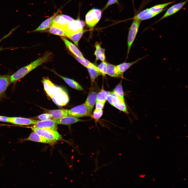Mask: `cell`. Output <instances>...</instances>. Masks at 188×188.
I'll list each match as a JSON object with an SVG mask.
<instances>
[{
    "label": "cell",
    "instance_id": "cell-14",
    "mask_svg": "<svg viewBox=\"0 0 188 188\" xmlns=\"http://www.w3.org/2000/svg\"><path fill=\"white\" fill-rule=\"evenodd\" d=\"M61 38L64 43L66 47L74 56L81 57H84L81 52L75 45L66 38L63 37H61Z\"/></svg>",
    "mask_w": 188,
    "mask_h": 188
},
{
    "label": "cell",
    "instance_id": "cell-21",
    "mask_svg": "<svg viewBox=\"0 0 188 188\" xmlns=\"http://www.w3.org/2000/svg\"><path fill=\"white\" fill-rule=\"evenodd\" d=\"M47 111L55 119H59L68 115V109H60L48 110Z\"/></svg>",
    "mask_w": 188,
    "mask_h": 188
},
{
    "label": "cell",
    "instance_id": "cell-3",
    "mask_svg": "<svg viewBox=\"0 0 188 188\" xmlns=\"http://www.w3.org/2000/svg\"><path fill=\"white\" fill-rule=\"evenodd\" d=\"M30 127L34 132L54 143L62 138L61 136L56 130L38 128L33 126Z\"/></svg>",
    "mask_w": 188,
    "mask_h": 188
},
{
    "label": "cell",
    "instance_id": "cell-27",
    "mask_svg": "<svg viewBox=\"0 0 188 188\" xmlns=\"http://www.w3.org/2000/svg\"><path fill=\"white\" fill-rule=\"evenodd\" d=\"M174 1L168 2L158 4L149 8V10L152 13L157 15L164 10L165 8L174 2Z\"/></svg>",
    "mask_w": 188,
    "mask_h": 188
},
{
    "label": "cell",
    "instance_id": "cell-39",
    "mask_svg": "<svg viewBox=\"0 0 188 188\" xmlns=\"http://www.w3.org/2000/svg\"><path fill=\"white\" fill-rule=\"evenodd\" d=\"M4 49H3L2 48H0V51H1L2 50H4Z\"/></svg>",
    "mask_w": 188,
    "mask_h": 188
},
{
    "label": "cell",
    "instance_id": "cell-9",
    "mask_svg": "<svg viewBox=\"0 0 188 188\" xmlns=\"http://www.w3.org/2000/svg\"><path fill=\"white\" fill-rule=\"evenodd\" d=\"M110 94L112 98L111 105L126 114L128 113L124 99L117 96L113 92H111Z\"/></svg>",
    "mask_w": 188,
    "mask_h": 188
},
{
    "label": "cell",
    "instance_id": "cell-12",
    "mask_svg": "<svg viewBox=\"0 0 188 188\" xmlns=\"http://www.w3.org/2000/svg\"><path fill=\"white\" fill-rule=\"evenodd\" d=\"M188 1V0H186L172 6L168 9L163 16L158 21L175 13L181 9Z\"/></svg>",
    "mask_w": 188,
    "mask_h": 188
},
{
    "label": "cell",
    "instance_id": "cell-4",
    "mask_svg": "<svg viewBox=\"0 0 188 188\" xmlns=\"http://www.w3.org/2000/svg\"><path fill=\"white\" fill-rule=\"evenodd\" d=\"M141 21L133 20L129 28L127 38V57L138 32Z\"/></svg>",
    "mask_w": 188,
    "mask_h": 188
},
{
    "label": "cell",
    "instance_id": "cell-37",
    "mask_svg": "<svg viewBox=\"0 0 188 188\" xmlns=\"http://www.w3.org/2000/svg\"><path fill=\"white\" fill-rule=\"evenodd\" d=\"M17 27H15V28H13V29L11 30L10 32L7 34L5 35L3 37H2L0 39V42L3 39H5V38H7V37L9 36L10 34H11V33L13 32V31H14L17 28Z\"/></svg>",
    "mask_w": 188,
    "mask_h": 188
},
{
    "label": "cell",
    "instance_id": "cell-40",
    "mask_svg": "<svg viewBox=\"0 0 188 188\" xmlns=\"http://www.w3.org/2000/svg\"><path fill=\"white\" fill-rule=\"evenodd\" d=\"M186 137H188V136H187Z\"/></svg>",
    "mask_w": 188,
    "mask_h": 188
},
{
    "label": "cell",
    "instance_id": "cell-1",
    "mask_svg": "<svg viewBox=\"0 0 188 188\" xmlns=\"http://www.w3.org/2000/svg\"><path fill=\"white\" fill-rule=\"evenodd\" d=\"M53 54L50 52H46L42 57L18 70L10 77L11 83H14L23 78L34 68L43 63L50 61L52 58Z\"/></svg>",
    "mask_w": 188,
    "mask_h": 188
},
{
    "label": "cell",
    "instance_id": "cell-30",
    "mask_svg": "<svg viewBox=\"0 0 188 188\" xmlns=\"http://www.w3.org/2000/svg\"><path fill=\"white\" fill-rule=\"evenodd\" d=\"M113 92L117 96L124 99V94L122 85V81L116 86Z\"/></svg>",
    "mask_w": 188,
    "mask_h": 188
},
{
    "label": "cell",
    "instance_id": "cell-33",
    "mask_svg": "<svg viewBox=\"0 0 188 188\" xmlns=\"http://www.w3.org/2000/svg\"><path fill=\"white\" fill-rule=\"evenodd\" d=\"M103 113V111L102 109L97 110L95 109L92 116L96 121H98L102 116Z\"/></svg>",
    "mask_w": 188,
    "mask_h": 188
},
{
    "label": "cell",
    "instance_id": "cell-18",
    "mask_svg": "<svg viewBox=\"0 0 188 188\" xmlns=\"http://www.w3.org/2000/svg\"><path fill=\"white\" fill-rule=\"evenodd\" d=\"M97 96V93L96 92L93 91L91 92L89 95L84 103L91 113L96 101Z\"/></svg>",
    "mask_w": 188,
    "mask_h": 188
},
{
    "label": "cell",
    "instance_id": "cell-8",
    "mask_svg": "<svg viewBox=\"0 0 188 188\" xmlns=\"http://www.w3.org/2000/svg\"><path fill=\"white\" fill-rule=\"evenodd\" d=\"M71 17L65 15H57L54 18L52 24L66 29L68 25L74 21Z\"/></svg>",
    "mask_w": 188,
    "mask_h": 188
},
{
    "label": "cell",
    "instance_id": "cell-29",
    "mask_svg": "<svg viewBox=\"0 0 188 188\" xmlns=\"http://www.w3.org/2000/svg\"><path fill=\"white\" fill-rule=\"evenodd\" d=\"M84 32L83 29L80 31L72 34L68 37L73 41L76 45L78 46L79 41L82 37Z\"/></svg>",
    "mask_w": 188,
    "mask_h": 188
},
{
    "label": "cell",
    "instance_id": "cell-35",
    "mask_svg": "<svg viewBox=\"0 0 188 188\" xmlns=\"http://www.w3.org/2000/svg\"><path fill=\"white\" fill-rule=\"evenodd\" d=\"M105 103L96 101V103L95 109L97 110H102L104 105Z\"/></svg>",
    "mask_w": 188,
    "mask_h": 188
},
{
    "label": "cell",
    "instance_id": "cell-26",
    "mask_svg": "<svg viewBox=\"0 0 188 188\" xmlns=\"http://www.w3.org/2000/svg\"><path fill=\"white\" fill-rule=\"evenodd\" d=\"M56 74L62 79L70 87L76 90H82L83 89L81 85L73 80L62 76L54 72Z\"/></svg>",
    "mask_w": 188,
    "mask_h": 188
},
{
    "label": "cell",
    "instance_id": "cell-16",
    "mask_svg": "<svg viewBox=\"0 0 188 188\" xmlns=\"http://www.w3.org/2000/svg\"><path fill=\"white\" fill-rule=\"evenodd\" d=\"M156 15V14L152 13L149 8H147L139 13L132 18L131 19L141 21L150 19Z\"/></svg>",
    "mask_w": 188,
    "mask_h": 188
},
{
    "label": "cell",
    "instance_id": "cell-13",
    "mask_svg": "<svg viewBox=\"0 0 188 188\" xmlns=\"http://www.w3.org/2000/svg\"><path fill=\"white\" fill-rule=\"evenodd\" d=\"M60 10H58L55 14L42 22L37 28L32 32L45 31L49 28L51 25L53 20L57 15Z\"/></svg>",
    "mask_w": 188,
    "mask_h": 188
},
{
    "label": "cell",
    "instance_id": "cell-32",
    "mask_svg": "<svg viewBox=\"0 0 188 188\" xmlns=\"http://www.w3.org/2000/svg\"><path fill=\"white\" fill-rule=\"evenodd\" d=\"M107 64V63L105 62H102L98 66L102 75L104 76L106 74Z\"/></svg>",
    "mask_w": 188,
    "mask_h": 188
},
{
    "label": "cell",
    "instance_id": "cell-5",
    "mask_svg": "<svg viewBox=\"0 0 188 188\" xmlns=\"http://www.w3.org/2000/svg\"><path fill=\"white\" fill-rule=\"evenodd\" d=\"M102 12L99 9L93 8L87 13L85 16L86 23L90 28H93L100 20Z\"/></svg>",
    "mask_w": 188,
    "mask_h": 188
},
{
    "label": "cell",
    "instance_id": "cell-10",
    "mask_svg": "<svg viewBox=\"0 0 188 188\" xmlns=\"http://www.w3.org/2000/svg\"><path fill=\"white\" fill-rule=\"evenodd\" d=\"M33 126L38 128L54 130H56L57 128V124L55 119L38 121Z\"/></svg>",
    "mask_w": 188,
    "mask_h": 188
},
{
    "label": "cell",
    "instance_id": "cell-24",
    "mask_svg": "<svg viewBox=\"0 0 188 188\" xmlns=\"http://www.w3.org/2000/svg\"><path fill=\"white\" fill-rule=\"evenodd\" d=\"M48 32L55 35L60 36H66V30L59 26L52 24L47 31Z\"/></svg>",
    "mask_w": 188,
    "mask_h": 188
},
{
    "label": "cell",
    "instance_id": "cell-28",
    "mask_svg": "<svg viewBox=\"0 0 188 188\" xmlns=\"http://www.w3.org/2000/svg\"><path fill=\"white\" fill-rule=\"evenodd\" d=\"M111 92L106 91L102 89L97 95L96 101L105 103L107 96L110 95Z\"/></svg>",
    "mask_w": 188,
    "mask_h": 188
},
{
    "label": "cell",
    "instance_id": "cell-36",
    "mask_svg": "<svg viewBox=\"0 0 188 188\" xmlns=\"http://www.w3.org/2000/svg\"><path fill=\"white\" fill-rule=\"evenodd\" d=\"M118 0H109L105 5L103 10L107 8L108 6L115 3H118Z\"/></svg>",
    "mask_w": 188,
    "mask_h": 188
},
{
    "label": "cell",
    "instance_id": "cell-38",
    "mask_svg": "<svg viewBox=\"0 0 188 188\" xmlns=\"http://www.w3.org/2000/svg\"><path fill=\"white\" fill-rule=\"evenodd\" d=\"M9 117L0 116V121L5 122H8Z\"/></svg>",
    "mask_w": 188,
    "mask_h": 188
},
{
    "label": "cell",
    "instance_id": "cell-20",
    "mask_svg": "<svg viewBox=\"0 0 188 188\" xmlns=\"http://www.w3.org/2000/svg\"><path fill=\"white\" fill-rule=\"evenodd\" d=\"M10 83V77L8 76H0V96L5 92Z\"/></svg>",
    "mask_w": 188,
    "mask_h": 188
},
{
    "label": "cell",
    "instance_id": "cell-19",
    "mask_svg": "<svg viewBox=\"0 0 188 188\" xmlns=\"http://www.w3.org/2000/svg\"><path fill=\"white\" fill-rule=\"evenodd\" d=\"M57 124L68 125L76 123L82 120L74 117L67 116L61 118L55 119Z\"/></svg>",
    "mask_w": 188,
    "mask_h": 188
},
{
    "label": "cell",
    "instance_id": "cell-2",
    "mask_svg": "<svg viewBox=\"0 0 188 188\" xmlns=\"http://www.w3.org/2000/svg\"><path fill=\"white\" fill-rule=\"evenodd\" d=\"M48 94L58 106L65 105L69 102L67 93L62 88L56 86L48 92Z\"/></svg>",
    "mask_w": 188,
    "mask_h": 188
},
{
    "label": "cell",
    "instance_id": "cell-25",
    "mask_svg": "<svg viewBox=\"0 0 188 188\" xmlns=\"http://www.w3.org/2000/svg\"><path fill=\"white\" fill-rule=\"evenodd\" d=\"M87 68L90 77L91 82L92 83L94 82L97 78L100 75H102L98 67L95 64Z\"/></svg>",
    "mask_w": 188,
    "mask_h": 188
},
{
    "label": "cell",
    "instance_id": "cell-17",
    "mask_svg": "<svg viewBox=\"0 0 188 188\" xmlns=\"http://www.w3.org/2000/svg\"><path fill=\"white\" fill-rule=\"evenodd\" d=\"M25 140L50 144L54 143L34 132L32 133L28 137L25 139Z\"/></svg>",
    "mask_w": 188,
    "mask_h": 188
},
{
    "label": "cell",
    "instance_id": "cell-22",
    "mask_svg": "<svg viewBox=\"0 0 188 188\" xmlns=\"http://www.w3.org/2000/svg\"><path fill=\"white\" fill-rule=\"evenodd\" d=\"M147 55L142 58H139L135 61L131 62H124L117 65L120 72L122 74L129 69L131 66L136 63L140 61L145 58Z\"/></svg>",
    "mask_w": 188,
    "mask_h": 188
},
{
    "label": "cell",
    "instance_id": "cell-15",
    "mask_svg": "<svg viewBox=\"0 0 188 188\" xmlns=\"http://www.w3.org/2000/svg\"><path fill=\"white\" fill-rule=\"evenodd\" d=\"M106 74L111 77L124 78L123 74L119 70L117 65L107 63Z\"/></svg>",
    "mask_w": 188,
    "mask_h": 188
},
{
    "label": "cell",
    "instance_id": "cell-6",
    "mask_svg": "<svg viewBox=\"0 0 188 188\" xmlns=\"http://www.w3.org/2000/svg\"><path fill=\"white\" fill-rule=\"evenodd\" d=\"M91 113L84 103L68 110V116L75 118L91 116Z\"/></svg>",
    "mask_w": 188,
    "mask_h": 188
},
{
    "label": "cell",
    "instance_id": "cell-34",
    "mask_svg": "<svg viewBox=\"0 0 188 188\" xmlns=\"http://www.w3.org/2000/svg\"><path fill=\"white\" fill-rule=\"evenodd\" d=\"M38 118L42 120L50 119L52 117V115L49 113H45L41 114L37 117Z\"/></svg>",
    "mask_w": 188,
    "mask_h": 188
},
{
    "label": "cell",
    "instance_id": "cell-7",
    "mask_svg": "<svg viewBox=\"0 0 188 188\" xmlns=\"http://www.w3.org/2000/svg\"><path fill=\"white\" fill-rule=\"evenodd\" d=\"M85 25V22L79 19L74 20L70 23L66 29V37L69 36L81 31Z\"/></svg>",
    "mask_w": 188,
    "mask_h": 188
},
{
    "label": "cell",
    "instance_id": "cell-11",
    "mask_svg": "<svg viewBox=\"0 0 188 188\" xmlns=\"http://www.w3.org/2000/svg\"><path fill=\"white\" fill-rule=\"evenodd\" d=\"M38 121L20 117H9L8 122L17 125H34Z\"/></svg>",
    "mask_w": 188,
    "mask_h": 188
},
{
    "label": "cell",
    "instance_id": "cell-31",
    "mask_svg": "<svg viewBox=\"0 0 188 188\" xmlns=\"http://www.w3.org/2000/svg\"><path fill=\"white\" fill-rule=\"evenodd\" d=\"M76 59L84 67L87 68L94 64L92 63L84 57H81L74 56Z\"/></svg>",
    "mask_w": 188,
    "mask_h": 188
},
{
    "label": "cell",
    "instance_id": "cell-23",
    "mask_svg": "<svg viewBox=\"0 0 188 188\" xmlns=\"http://www.w3.org/2000/svg\"><path fill=\"white\" fill-rule=\"evenodd\" d=\"M95 46L96 50L94 54L96 56V61L99 60L102 62L105 61V49L102 48L100 44L98 42H96Z\"/></svg>",
    "mask_w": 188,
    "mask_h": 188
}]
</instances>
